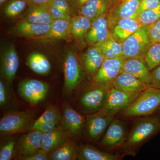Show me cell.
<instances>
[{
	"label": "cell",
	"instance_id": "33",
	"mask_svg": "<svg viewBox=\"0 0 160 160\" xmlns=\"http://www.w3.org/2000/svg\"><path fill=\"white\" fill-rule=\"evenodd\" d=\"M61 119L60 113L58 109L54 106H50L46 109L44 113L38 119L33 122L30 129L33 130L37 126L42 123Z\"/></svg>",
	"mask_w": 160,
	"mask_h": 160
},
{
	"label": "cell",
	"instance_id": "38",
	"mask_svg": "<svg viewBox=\"0 0 160 160\" xmlns=\"http://www.w3.org/2000/svg\"><path fill=\"white\" fill-rule=\"evenodd\" d=\"M9 90L8 85L3 79L0 81V105L2 107L7 104L9 100Z\"/></svg>",
	"mask_w": 160,
	"mask_h": 160
},
{
	"label": "cell",
	"instance_id": "39",
	"mask_svg": "<svg viewBox=\"0 0 160 160\" xmlns=\"http://www.w3.org/2000/svg\"><path fill=\"white\" fill-rule=\"evenodd\" d=\"M61 120L42 123L37 126L33 130H39L42 132L43 133L50 132L54 130L59 126V124L61 122Z\"/></svg>",
	"mask_w": 160,
	"mask_h": 160
},
{
	"label": "cell",
	"instance_id": "3",
	"mask_svg": "<svg viewBox=\"0 0 160 160\" xmlns=\"http://www.w3.org/2000/svg\"><path fill=\"white\" fill-rule=\"evenodd\" d=\"M148 26H142L122 43L123 57L125 59L145 58L151 46Z\"/></svg>",
	"mask_w": 160,
	"mask_h": 160
},
{
	"label": "cell",
	"instance_id": "31",
	"mask_svg": "<svg viewBox=\"0 0 160 160\" xmlns=\"http://www.w3.org/2000/svg\"><path fill=\"white\" fill-rule=\"evenodd\" d=\"M29 4L27 0H11L3 7V13L8 18H15L26 12Z\"/></svg>",
	"mask_w": 160,
	"mask_h": 160
},
{
	"label": "cell",
	"instance_id": "35",
	"mask_svg": "<svg viewBox=\"0 0 160 160\" xmlns=\"http://www.w3.org/2000/svg\"><path fill=\"white\" fill-rule=\"evenodd\" d=\"M15 144L14 140H9L1 147L0 160H10L12 158Z\"/></svg>",
	"mask_w": 160,
	"mask_h": 160
},
{
	"label": "cell",
	"instance_id": "6",
	"mask_svg": "<svg viewBox=\"0 0 160 160\" xmlns=\"http://www.w3.org/2000/svg\"><path fill=\"white\" fill-rule=\"evenodd\" d=\"M49 89L48 83L35 79H25L21 81L18 86L20 96L32 105H36L42 102L46 98Z\"/></svg>",
	"mask_w": 160,
	"mask_h": 160
},
{
	"label": "cell",
	"instance_id": "9",
	"mask_svg": "<svg viewBox=\"0 0 160 160\" xmlns=\"http://www.w3.org/2000/svg\"><path fill=\"white\" fill-rule=\"evenodd\" d=\"M19 66V60L15 46L8 43L3 46L1 54V69L2 77L12 83Z\"/></svg>",
	"mask_w": 160,
	"mask_h": 160
},
{
	"label": "cell",
	"instance_id": "24",
	"mask_svg": "<svg viewBox=\"0 0 160 160\" xmlns=\"http://www.w3.org/2000/svg\"><path fill=\"white\" fill-rule=\"evenodd\" d=\"M106 59L102 50L98 46H91L83 55V60L86 69L94 76Z\"/></svg>",
	"mask_w": 160,
	"mask_h": 160
},
{
	"label": "cell",
	"instance_id": "10",
	"mask_svg": "<svg viewBox=\"0 0 160 160\" xmlns=\"http://www.w3.org/2000/svg\"><path fill=\"white\" fill-rule=\"evenodd\" d=\"M127 128L125 123L118 119L114 118L101 142V145L109 149L122 147L127 139Z\"/></svg>",
	"mask_w": 160,
	"mask_h": 160
},
{
	"label": "cell",
	"instance_id": "47",
	"mask_svg": "<svg viewBox=\"0 0 160 160\" xmlns=\"http://www.w3.org/2000/svg\"><path fill=\"white\" fill-rule=\"evenodd\" d=\"M120 1H121V0H113V4H117L118 2H119Z\"/></svg>",
	"mask_w": 160,
	"mask_h": 160
},
{
	"label": "cell",
	"instance_id": "15",
	"mask_svg": "<svg viewBox=\"0 0 160 160\" xmlns=\"http://www.w3.org/2000/svg\"><path fill=\"white\" fill-rule=\"evenodd\" d=\"M108 18L106 15L93 20L86 35L85 41L90 46H98L105 41L110 34Z\"/></svg>",
	"mask_w": 160,
	"mask_h": 160
},
{
	"label": "cell",
	"instance_id": "2",
	"mask_svg": "<svg viewBox=\"0 0 160 160\" xmlns=\"http://www.w3.org/2000/svg\"><path fill=\"white\" fill-rule=\"evenodd\" d=\"M160 108V89L148 86L126 109L121 112L125 118L146 117L154 114Z\"/></svg>",
	"mask_w": 160,
	"mask_h": 160
},
{
	"label": "cell",
	"instance_id": "18",
	"mask_svg": "<svg viewBox=\"0 0 160 160\" xmlns=\"http://www.w3.org/2000/svg\"><path fill=\"white\" fill-rule=\"evenodd\" d=\"M114 116L103 114L98 112L87 116L86 119V128L89 137L98 140L106 131Z\"/></svg>",
	"mask_w": 160,
	"mask_h": 160
},
{
	"label": "cell",
	"instance_id": "14",
	"mask_svg": "<svg viewBox=\"0 0 160 160\" xmlns=\"http://www.w3.org/2000/svg\"><path fill=\"white\" fill-rule=\"evenodd\" d=\"M141 26L138 18L121 19L110 26V33L115 40L122 44L126 39L137 31Z\"/></svg>",
	"mask_w": 160,
	"mask_h": 160
},
{
	"label": "cell",
	"instance_id": "8",
	"mask_svg": "<svg viewBox=\"0 0 160 160\" xmlns=\"http://www.w3.org/2000/svg\"><path fill=\"white\" fill-rule=\"evenodd\" d=\"M65 87L67 92L72 91L79 84L82 72L79 61L72 49L66 52L64 62Z\"/></svg>",
	"mask_w": 160,
	"mask_h": 160
},
{
	"label": "cell",
	"instance_id": "17",
	"mask_svg": "<svg viewBox=\"0 0 160 160\" xmlns=\"http://www.w3.org/2000/svg\"><path fill=\"white\" fill-rule=\"evenodd\" d=\"M141 0H121L108 18L109 27L118 21L126 18H137Z\"/></svg>",
	"mask_w": 160,
	"mask_h": 160
},
{
	"label": "cell",
	"instance_id": "26",
	"mask_svg": "<svg viewBox=\"0 0 160 160\" xmlns=\"http://www.w3.org/2000/svg\"><path fill=\"white\" fill-rule=\"evenodd\" d=\"M69 20H54L51 24L49 31L46 34L36 38L33 40L52 39L67 40L69 39Z\"/></svg>",
	"mask_w": 160,
	"mask_h": 160
},
{
	"label": "cell",
	"instance_id": "12",
	"mask_svg": "<svg viewBox=\"0 0 160 160\" xmlns=\"http://www.w3.org/2000/svg\"><path fill=\"white\" fill-rule=\"evenodd\" d=\"M42 132L34 130L21 137L17 147L19 158L30 156L42 149Z\"/></svg>",
	"mask_w": 160,
	"mask_h": 160
},
{
	"label": "cell",
	"instance_id": "34",
	"mask_svg": "<svg viewBox=\"0 0 160 160\" xmlns=\"http://www.w3.org/2000/svg\"><path fill=\"white\" fill-rule=\"evenodd\" d=\"M138 19L142 26H149L157 22L160 20V6L141 12L138 15Z\"/></svg>",
	"mask_w": 160,
	"mask_h": 160
},
{
	"label": "cell",
	"instance_id": "29",
	"mask_svg": "<svg viewBox=\"0 0 160 160\" xmlns=\"http://www.w3.org/2000/svg\"><path fill=\"white\" fill-rule=\"evenodd\" d=\"M78 159V150L71 141H66L49 153V160H75Z\"/></svg>",
	"mask_w": 160,
	"mask_h": 160
},
{
	"label": "cell",
	"instance_id": "5",
	"mask_svg": "<svg viewBox=\"0 0 160 160\" xmlns=\"http://www.w3.org/2000/svg\"><path fill=\"white\" fill-rule=\"evenodd\" d=\"M34 114L29 111L11 112L3 116L0 121V131L13 134L30 129Z\"/></svg>",
	"mask_w": 160,
	"mask_h": 160
},
{
	"label": "cell",
	"instance_id": "41",
	"mask_svg": "<svg viewBox=\"0 0 160 160\" xmlns=\"http://www.w3.org/2000/svg\"><path fill=\"white\" fill-rule=\"evenodd\" d=\"M54 6L62 10L66 14L72 17V11L68 0H49Z\"/></svg>",
	"mask_w": 160,
	"mask_h": 160
},
{
	"label": "cell",
	"instance_id": "30",
	"mask_svg": "<svg viewBox=\"0 0 160 160\" xmlns=\"http://www.w3.org/2000/svg\"><path fill=\"white\" fill-rule=\"evenodd\" d=\"M98 46L102 50L105 59L123 56L122 44L115 40L111 33L105 41Z\"/></svg>",
	"mask_w": 160,
	"mask_h": 160
},
{
	"label": "cell",
	"instance_id": "13",
	"mask_svg": "<svg viewBox=\"0 0 160 160\" xmlns=\"http://www.w3.org/2000/svg\"><path fill=\"white\" fill-rule=\"evenodd\" d=\"M61 122L64 130L72 135L78 136L82 130L85 119L82 114L66 104L63 107V116Z\"/></svg>",
	"mask_w": 160,
	"mask_h": 160
},
{
	"label": "cell",
	"instance_id": "4",
	"mask_svg": "<svg viewBox=\"0 0 160 160\" xmlns=\"http://www.w3.org/2000/svg\"><path fill=\"white\" fill-rule=\"evenodd\" d=\"M141 92L123 91L115 88L112 85L104 106L98 112L114 117L116 114L128 107Z\"/></svg>",
	"mask_w": 160,
	"mask_h": 160
},
{
	"label": "cell",
	"instance_id": "19",
	"mask_svg": "<svg viewBox=\"0 0 160 160\" xmlns=\"http://www.w3.org/2000/svg\"><path fill=\"white\" fill-rule=\"evenodd\" d=\"M122 71L133 75L146 86H149L151 71L149 70L143 58L125 59Z\"/></svg>",
	"mask_w": 160,
	"mask_h": 160
},
{
	"label": "cell",
	"instance_id": "20",
	"mask_svg": "<svg viewBox=\"0 0 160 160\" xmlns=\"http://www.w3.org/2000/svg\"><path fill=\"white\" fill-rule=\"evenodd\" d=\"M93 21L84 16L78 14L69 20V33L76 42L80 44L85 41L86 36L91 28Z\"/></svg>",
	"mask_w": 160,
	"mask_h": 160
},
{
	"label": "cell",
	"instance_id": "32",
	"mask_svg": "<svg viewBox=\"0 0 160 160\" xmlns=\"http://www.w3.org/2000/svg\"><path fill=\"white\" fill-rule=\"evenodd\" d=\"M144 60L150 71L160 66V43H152Z\"/></svg>",
	"mask_w": 160,
	"mask_h": 160
},
{
	"label": "cell",
	"instance_id": "42",
	"mask_svg": "<svg viewBox=\"0 0 160 160\" xmlns=\"http://www.w3.org/2000/svg\"><path fill=\"white\" fill-rule=\"evenodd\" d=\"M149 86L160 89V66L151 71Z\"/></svg>",
	"mask_w": 160,
	"mask_h": 160
},
{
	"label": "cell",
	"instance_id": "27",
	"mask_svg": "<svg viewBox=\"0 0 160 160\" xmlns=\"http://www.w3.org/2000/svg\"><path fill=\"white\" fill-rule=\"evenodd\" d=\"M78 159L80 160H117V155L101 151L89 145H82L78 149Z\"/></svg>",
	"mask_w": 160,
	"mask_h": 160
},
{
	"label": "cell",
	"instance_id": "23",
	"mask_svg": "<svg viewBox=\"0 0 160 160\" xmlns=\"http://www.w3.org/2000/svg\"><path fill=\"white\" fill-rule=\"evenodd\" d=\"M112 85L117 89L129 92H141L148 87L133 75L124 71L116 78Z\"/></svg>",
	"mask_w": 160,
	"mask_h": 160
},
{
	"label": "cell",
	"instance_id": "1",
	"mask_svg": "<svg viewBox=\"0 0 160 160\" xmlns=\"http://www.w3.org/2000/svg\"><path fill=\"white\" fill-rule=\"evenodd\" d=\"M160 131V112L146 116L135 123L122 147L126 153L134 155L143 143Z\"/></svg>",
	"mask_w": 160,
	"mask_h": 160
},
{
	"label": "cell",
	"instance_id": "36",
	"mask_svg": "<svg viewBox=\"0 0 160 160\" xmlns=\"http://www.w3.org/2000/svg\"><path fill=\"white\" fill-rule=\"evenodd\" d=\"M148 28L151 42L160 43V20L148 26Z\"/></svg>",
	"mask_w": 160,
	"mask_h": 160
},
{
	"label": "cell",
	"instance_id": "11",
	"mask_svg": "<svg viewBox=\"0 0 160 160\" xmlns=\"http://www.w3.org/2000/svg\"><path fill=\"white\" fill-rule=\"evenodd\" d=\"M112 85V84L90 86V89L81 97V104L88 110L99 111L106 102L108 92Z\"/></svg>",
	"mask_w": 160,
	"mask_h": 160
},
{
	"label": "cell",
	"instance_id": "28",
	"mask_svg": "<svg viewBox=\"0 0 160 160\" xmlns=\"http://www.w3.org/2000/svg\"><path fill=\"white\" fill-rule=\"evenodd\" d=\"M29 68L35 73L39 75L48 74L51 69V65L45 55L38 52L30 53L27 58Z\"/></svg>",
	"mask_w": 160,
	"mask_h": 160
},
{
	"label": "cell",
	"instance_id": "25",
	"mask_svg": "<svg viewBox=\"0 0 160 160\" xmlns=\"http://www.w3.org/2000/svg\"><path fill=\"white\" fill-rule=\"evenodd\" d=\"M67 140L66 132L58 126L50 132L43 133L42 148L49 153Z\"/></svg>",
	"mask_w": 160,
	"mask_h": 160
},
{
	"label": "cell",
	"instance_id": "44",
	"mask_svg": "<svg viewBox=\"0 0 160 160\" xmlns=\"http://www.w3.org/2000/svg\"><path fill=\"white\" fill-rule=\"evenodd\" d=\"M73 16L78 14L80 9L89 0H68Z\"/></svg>",
	"mask_w": 160,
	"mask_h": 160
},
{
	"label": "cell",
	"instance_id": "45",
	"mask_svg": "<svg viewBox=\"0 0 160 160\" xmlns=\"http://www.w3.org/2000/svg\"><path fill=\"white\" fill-rule=\"evenodd\" d=\"M27 1L29 5H38L48 3L49 0H27Z\"/></svg>",
	"mask_w": 160,
	"mask_h": 160
},
{
	"label": "cell",
	"instance_id": "46",
	"mask_svg": "<svg viewBox=\"0 0 160 160\" xmlns=\"http://www.w3.org/2000/svg\"><path fill=\"white\" fill-rule=\"evenodd\" d=\"M10 1H11V0H0V6H1V8H2Z\"/></svg>",
	"mask_w": 160,
	"mask_h": 160
},
{
	"label": "cell",
	"instance_id": "21",
	"mask_svg": "<svg viewBox=\"0 0 160 160\" xmlns=\"http://www.w3.org/2000/svg\"><path fill=\"white\" fill-rule=\"evenodd\" d=\"M22 20L37 24H51L54 19L52 16L48 3L29 5Z\"/></svg>",
	"mask_w": 160,
	"mask_h": 160
},
{
	"label": "cell",
	"instance_id": "7",
	"mask_svg": "<svg viewBox=\"0 0 160 160\" xmlns=\"http://www.w3.org/2000/svg\"><path fill=\"white\" fill-rule=\"evenodd\" d=\"M125 58L123 56L106 59L102 65L92 78L91 86L111 85L122 71Z\"/></svg>",
	"mask_w": 160,
	"mask_h": 160
},
{
	"label": "cell",
	"instance_id": "16",
	"mask_svg": "<svg viewBox=\"0 0 160 160\" xmlns=\"http://www.w3.org/2000/svg\"><path fill=\"white\" fill-rule=\"evenodd\" d=\"M51 24H37L21 20L11 28V32L19 37L33 40L46 34L49 31Z\"/></svg>",
	"mask_w": 160,
	"mask_h": 160
},
{
	"label": "cell",
	"instance_id": "22",
	"mask_svg": "<svg viewBox=\"0 0 160 160\" xmlns=\"http://www.w3.org/2000/svg\"><path fill=\"white\" fill-rule=\"evenodd\" d=\"M113 3V0H89L81 8L78 14L94 20L107 14Z\"/></svg>",
	"mask_w": 160,
	"mask_h": 160
},
{
	"label": "cell",
	"instance_id": "37",
	"mask_svg": "<svg viewBox=\"0 0 160 160\" xmlns=\"http://www.w3.org/2000/svg\"><path fill=\"white\" fill-rule=\"evenodd\" d=\"M49 9H50V13L53 19H63V20H70L71 17L69 15L62 10H61L59 8H58L51 2H49Z\"/></svg>",
	"mask_w": 160,
	"mask_h": 160
},
{
	"label": "cell",
	"instance_id": "40",
	"mask_svg": "<svg viewBox=\"0 0 160 160\" xmlns=\"http://www.w3.org/2000/svg\"><path fill=\"white\" fill-rule=\"evenodd\" d=\"M160 6V0H141L138 15L145 10L154 9Z\"/></svg>",
	"mask_w": 160,
	"mask_h": 160
},
{
	"label": "cell",
	"instance_id": "43",
	"mask_svg": "<svg viewBox=\"0 0 160 160\" xmlns=\"http://www.w3.org/2000/svg\"><path fill=\"white\" fill-rule=\"evenodd\" d=\"M20 160H49V153L44 150L41 149L34 154L26 157L22 158Z\"/></svg>",
	"mask_w": 160,
	"mask_h": 160
}]
</instances>
